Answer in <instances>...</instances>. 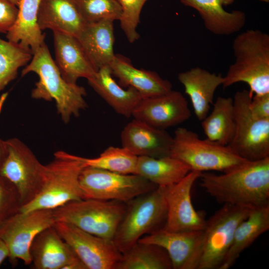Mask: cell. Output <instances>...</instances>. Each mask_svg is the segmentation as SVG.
Returning <instances> with one entry per match:
<instances>
[{
  "label": "cell",
  "mask_w": 269,
  "mask_h": 269,
  "mask_svg": "<svg viewBox=\"0 0 269 269\" xmlns=\"http://www.w3.org/2000/svg\"><path fill=\"white\" fill-rule=\"evenodd\" d=\"M200 186L219 203L253 208L269 204V157L223 174L201 173Z\"/></svg>",
  "instance_id": "obj_1"
},
{
  "label": "cell",
  "mask_w": 269,
  "mask_h": 269,
  "mask_svg": "<svg viewBox=\"0 0 269 269\" xmlns=\"http://www.w3.org/2000/svg\"><path fill=\"white\" fill-rule=\"evenodd\" d=\"M33 55L30 63L21 71L22 76L34 72L39 77L31 97L46 101L54 100L58 114L64 123H68L72 117L79 116L88 107L84 99L86 90L62 77L45 43Z\"/></svg>",
  "instance_id": "obj_2"
},
{
  "label": "cell",
  "mask_w": 269,
  "mask_h": 269,
  "mask_svg": "<svg viewBox=\"0 0 269 269\" xmlns=\"http://www.w3.org/2000/svg\"><path fill=\"white\" fill-rule=\"evenodd\" d=\"M235 62L224 77V88L247 83L251 94L269 93V35L249 29L236 37L233 43Z\"/></svg>",
  "instance_id": "obj_3"
},
{
  "label": "cell",
  "mask_w": 269,
  "mask_h": 269,
  "mask_svg": "<svg viewBox=\"0 0 269 269\" xmlns=\"http://www.w3.org/2000/svg\"><path fill=\"white\" fill-rule=\"evenodd\" d=\"M85 166L82 157L62 150L55 152L53 160L44 165L39 192L21 206L19 211L53 210L69 202L84 199L79 178Z\"/></svg>",
  "instance_id": "obj_4"
},
{
  "label": "cell",
  "mask_w": 269,
  "mask_h": 269,
  "mask_svg": "<svg viewBox=\"0 0 269 269\" xmlns=\"http://www.w3.org/2000/svg\"><path fill=\"white\" fill-rule=\"evenodd\" d=\"M169 155L184 163L191 171L200 172L213 170L224 173L249 161L228 145L201 139L197 133L183 127L174 132Z\"/></svg>",
  "instance_id": "obj_5"
},
{
  "label": "cell",
  "mask_w": 269,
  "mask_h": 269,
  "mask_svg": "<svg viewBox=\"0 0 269 269\" xmlns=\"http://www.w3.org/2000/svg\"><path fill=\"white\" fill-rule=\"evenodd\" d=\"M167 216V207L162 187L141 194L127 203L125 213L113 241L123 253L145 234L162 228Z\"/></svg>",
  "instance_id": "obj_6"
},
{
  "label": "cell",
  "mask_w": 269,
  "mask_h": 269,
  "mask_svg": "<svg viewBox=\"0 0 269 269\" xmlns=\"http://www.w3.org/2000/svg\"><path fill=\"white\" fill-rule=\"evenodd\" d=\"M127 203L117 200L82 199L53 209L55 221L70 223L94 235L113 239Z\"/></svg>",
  "instance_id": "obj_7"
},
{
  "label": "cell",
  "mask_w": 269,
  "mask_h": 269,
  "mask_svg": "<svg viewBox=\"0 0 269 269\" xmlns=\"http://www.w3.org/2000/svg\"><path fill=\"white\" fill-rule=\"evenodd\" d=\"M79 180L84 199L126 203L157 187L137 174H121L89 166L82 169Z\"/></svg>",
  "instance_id": "obj_8"
},
{
  "label": "cell",
  "mask_w": 269,
  "mask_h": 269,
  "mask_svg": "<svg viewBox=\"0 0 269 269\" xmlns=\"http://www.w3.org/2000/svg\"><path fill=\"white\" fill-rule=\"evenodd\" d=\"M252 97L245 89L234 95L235 128L228 145L238 155L249 161L269 157V119L253 117L249 109Z\"/></svg>",
  "instance_id": "obj_9"
},
{
  "label": "cell",
  "mask_w": 269,
  "mask_h": 269,
  "mask_svg": "<svg viewBox=\"0 0 269 269\" xmlns=\"http://www.w3.org/2000/svg\"><path fill=\"white\" fill-rule=\"evenodd\" d=\"M253 207L223 204L206 221L197 269H219L231 246L235 231Z\"/></svg>",
  "instance_id": "obj_10"
},
{
  "label": "cell",
  "mask_w": 269,
  "mask_h": 269,
  "mask_svg": "<svg viewBox=\"0 0 269 269\" xmlns=\"http://www.w3.org/2000/svg\"><path fill=\"white\" fill-rule=\"evenodd\" d=\"M5 143L7 153L0 175L14 186L22 206L39 192L44 165L19 139L9 138L5 140Z\"/></svg>",
  "instance_id": "obj_11"
},
{
  "label": "cell",
  "mask_w": 269,
  "mask_h": 269,
  "mask_svg": "<svg viewBox=\"0 0 269 269\" xmlns=\"http://www.w3.org/2000/svg\"><path fill=\"white\" fill-rule=\"evenodd\" d=\"M55 222L51 209L19 211L3 222L0 225V238L8 249L10 261L19 259L30 264V249L34 239Z\"/></svg>",
  "instance_id": "obj_12"
},
{
  "label": "cell",
  "mask_w": 269,
  "mask_h": 269,
  "mask_svg": "<svg viewBox=\"0 0 269 269\" xmlns=\"http://www.w3.org/2000/svg\"><path fill=\"white\" fill-rule=\"evenodd\" d=\"M88 269H115L122 253L112 239L102 238L70 223L56 221L53 226Z\"/></svg>",
  "instance_id": "obj_13"
},
{
  "label": "cell",
  "mask_w": 269,
  "mask_h": 269,
  "mask_svg": "<svg viewBox=\"0 0 269 269\" xmlns=\"http://www.w3.org/2000/svg\"><path fill=\"white\" fill-rule=\"evenodd\" d=\"M201 173L191 170L178 182L162 187L167 207L163 229L170 232L204 230L206 220L194 209L191 195L192 186Z\"/></svg>",
  "instance_id": "obj_14"
},
{
  "label": "cell",
  "mask_w": 269,
  "mask_h": 269,
  "mask_svg": "<svg viewBox=\"0 0 269 269\" xmlns=\"http://www.w3.org/2000/svg\"><path fill=\"white\" fill-rule=\"evenodd\" d=\"M132 117L165 130L188 120L191 117V111L183 94L172 90L161 95L143 98L134 109Z\"/></svg>",
  "instance_id": "obj_15"
},
{
  "label": "cell",
  "mask_w": 269,
  "mask_h": 269,
  "mask_svg": "<svg viewBox=\"0 0 269 269\" xmlns=\"http://www.w3.org/2000/svg\"><path fill=\"white\" fill-rule=\"evenodd\" d=\"M204 231L170 232L162 228L142 237L139 242L163 248L173 269H197L203 247Z\"/></svg>",
  "instance_id": "obj_16"
},
{
  "label": "cell",
  "mask_w": 269,
  "mask_h": 269,
  "mask_svg": "<svg viewBox=\"0 0 269 269\" xmlns=\"http://www.w3.org/2000/svg\"><path fill=\"white\" fill-rule=\"evenodd\" d=\"M30 255L36 269H88L53 226L44 229L35 237Z\"/></svg>",
  "instance_id": "obj_17"
},
{
  "label": "cell",
  "mask_w": 269,
  "mask_h": 269,
  "mask_svg": "<svg viewBox=\"0 0 269 269\" xmlns=\"http://www.w3.org/2000/svg\"><path fill=\"white\" fill-rule=\"evenodd\" d=\"M122 145L137 156L159 158L169 155L173 137L164 130L134 119L123 129Z\"/></svg>",
  "instance_id": "obj_18"
},
{
  "label": "cell",
  "mask_w": 269,
  "mask_h": 269,
  "mask_svg": "<svg viewBox=\"0 0 269 269\" xmlns=\"http://www.w3.org/2000/svg\"><path fill=\"white\" fill-rule=\"evenodd\" d=\"M55 63L62 77L76 83L80 78H92L97 70L85 53L77 38L67 33L53 31Z\"/></svg>",
  "instance_id": "obj_19"
},
{
  "label": "cell",
  "mask_w": 269,
  "mask_h": 269,
  "mask_svg": "<svg viewBox=\"0 0 269 269\" xmlns=\"http://www.w3.org/2000/svg\"><path fill=\"white\" fill-rule=\"evenodd\" d=\"M113 76L118 78L121 86L132 87L143 97H151L166 94L172 90L171 83L156 72L138 69L127 57L115 54L109 64Z\"/></svg>",
  "instance_id": "obj_20"
},
{
  "label": "cell",
  "mask_w": 269,
  "mask_h": 269,
  "mask_svg": "<svg viewBox=\"0 0 269 269\" xmlns=\"http://www.w3.org/2000/svg\"><path fill=\"white\" fill-rule=\"evenodd\" d=\"M185 93L189 97L198 120L202 121L208 114L216 89L224 82V77L195 67L178 75Z\"/></svg>",
  "instance_id": "obj_21"
},
{
  "label": "cell",
  "mask_w": 269,
  "mask_h": 269,
  "mask_svg": "<svg viewBox=\"0 0 269 269\" xmlns=\"http://www.w3.org/2000/svg\"><path fill=\"white\" fill-rule=\"evenodd\" d=\"M76 37L96 70L109 65L113 60L115 55L113 21L87 23Z\"/></svg>",
  "instance_id": "obj_22"
},
{
  "label": "cell",
  "mask_w": 269,
  "mask_h": 269,
  "mask_svg": "<svg viewBox=\"0 0 269 269\" xmlns=\"http://www.w3.org/2000/svg\"><path fill=\"white\" fill-rule=\"evenodd\" d=\"M90 86L118 114L127 118L133 112L143 97L135 89H124L113 78L109 65L102 67L95 75L88 79Z\"/></svg>",
  "instance_id": "obj_23"
},
{
  "label": "cell",
  "mask_w": 269,
  "mask_h": 269,
  "mask_svg": "<svg viewBox=\"0 0 269 269\" xmlns=\"http://www.w3.org/2000/svg\"><path fill=\"white\" fill-rule=\"evenodd\" d=\"M37 23L41 30L50 29L77 37L87 23L73 0H41Z\"/></svg>",
  "instance_id": "obj_24"
},
{
  "label": "cell",
  "mask_w": 269,
  "mask_h": 269,
  "mask_svg": "<svg viewBox=\"0 0 269 269\" xmlns=\"http://www.w3.org/2000/svg\"><path fill=\"white\" fill-rule=\"evenodd\" d=\"M184 5L195 9L205 27L219 35H228L238 32L246 22V15L240 10L227 12L220 0H180Z\"/></svg>",
  "instance_id": "obj_25"
},
{
  "label": "cell",
  "mask_w": 269,
  "mask_h": 269,
  "mask_svg": "<svg viewBox=\"0 0 269 269\" xmlns=\"http://www.w3.org/2000/svg\"><path fill=\"white\" fill-rule=\"evenodd\" d=\"M41 0H20L16 18L6 33L7 40L18 44L32 54L45 43V35L37 23Z\"/></svg>",
  "instance_id": "obj_26"
},
{
  "label": "cell",
  "mask_w": 269,
  "mask_h": 269,
  "mask_svg": "<svg viewBox=\"0 0 269 269\" xmlns=\"http://www.w3.org/2000/svg\"><path fill=\"white\" fill-rule=\"evenodd\" d=\"M269 229V204L253 208L236 228L232 244L219 269H228L241 254Z\"/></svg>",
  "instance_id": "obj_27"
},
{
  "label": "cell",
  "mask_w": 269,
  "mask_h": 269,
  "mask_svg": "<svg viewBox=\"0 0 269 269\" xmlns=\"http://www.w3.org/2000/svg\"><path fill=\"white\" fill-rule=\"evenodd\" d=\"M188 166L170 155L159 158L138 157L135 174L159 187L174 184L190 171Z\"/></svg>",
  "instance_id": "obj_28"
},
{
  "label": "cell",
  "mask_w": 269,
  "mask_h": 269,
  "mask_svg": "<svg viewBox=\"0 0 269 269\" xmlns=\"http://www.w3.org/2000/svg\"><path fill=\"white\" fill-rule=\"evenodd\" d=\"M201 121L206 138L228 145L233 137L235 128L233 99L218 97L211 113Z\"/></svg>",
  "instance_id": "obj_29"
},
{
  "label": "cell",
  "mask_w": 269,
  "mask_h": 269,
  "mask_svg": "<svg viewBox=\"0 0 269 269\" xmlns=\"http://www.w3.org/2000/svg\"><path fill=\"white\" fill-rule=\"evenodd\" d=\"M166 251L162 247L137 242L122 253L115 269H171Z\"/></svg>",
  "instance_id": "obj_30"
},
{
  "label": "cell",
  "mask_w": 269,
  "mask_h": 269,
  "mask_svg": "<svg viewBox=\"0 0 269 269\" xmlns=\"http://www.w3.org/2000/svg\"><path fill=\"white\" fill-rule=\"evenodd\" d=\"M86 166L125 174H135L138 156L127 148L109 146L99 156L94 158L83 157Z\"/></svg>",
  "instance_id": "obj_31"
},
{
  "label": "cell",
  "mask_w": 269,
  "mask_h": 269,
  "mask_svg": "<svg viewBox=\"0 0 269 269\" xmlns=\"http://www.w3.org/2000/svg\"><path fill=\"white\" fill-rule=\"evenodd\" d=\"M32 53L0 38V91L17 76L18 69L32 59Z\"/></svg>",
  "instance_id": "obj_32"
},
{
  "label": "cell",
  "mask_w": 269,
  "mask_h": 269,
  "mask_svg": "<svg viewBox=\"0 0 269 269\" xmlns=\"http://www.w3.org/2000/svg\"><path fill=\"white\" fill-rule=\"evenodd\" d=\"M86 23L119 20L122 9L117 0H73Z\"/></svg>",
  "instance_id": "obj_33"
},
{
  "label": "cell",
  "mask_w": 269,
  "mask_h": 269,
  "mask_svg": "<svg viewBox=\"0 0 269 269\" xmlns=\"http://www.w3.org/2000/svg\"><path fill=\"white\" fill-rule=\"evenodd\" d=\"M117 0L122 9L119 19L121 27L129 41L133 43L139 37L136 27L139 21L141 9L147 0Z\"/></svg>",
  "instance_id": "obj_34"
},
{
  "label": "cell",
  "mask_w": 269,
  "mask_h": 269,
  "mask_svg": "<svg viewBox=\"0 0 269 269\" xmlns=\"http://www.w3.org/2000/svg\"><path fill=\"white\" fill-rule=\"evenodd\" d=\"M21 204L14 186L0 175V225L19 211Z\"/></svg>",
  "instance_id": "obj_35"
},
{
  "label": "cell",
  "mask_w": 269,
  "mask_h": 269,
  "mask_svg": "<svg viewBox=\"0 0 269 269\" xmlns=\"http://www.w3.org/2000/svg\"><path fill=\"white\" fill-rule=\"evenodd\" d=\"M18 7L9 0H0V33H6L16 18Z\"/></svg>",
  "instance_id": "obj_36"
},
{
  "label": "cell",
  "mask_w": 269,
  "mask_h": 269,
  "mask_svg": "<svg viewBox=\"0 0 269 269\" xmlns=\"http://www.w3.org/2000/svg\"><path fill=\"white\" fill-rule=\"evenodd\" d=\"M249 109L252 116L255 119H269V93L255 94L250 101Z\"/></svg>",
  "instance_id": "obj_37"
},
{
  "label": "cell",
  "mask_w": 269,
  "mask_h": 269,
  "mask_svg": "<svg viewBox=\"0 0 269 269\" xmlns=\"http://www.w3.org/2000/svg\"><path fill=\"white\" fill-rule=\"evenodd\" d=\"M8 256V249L4 241L0 238V265Z\"/></svg>",
  "instance_id": "obj_38"
},
{
  "label": "cell",
  "mask_w": 269,
  "mask_h": 269,
  "mask_svg": "<svg viewBox=\"0 0 269 269\" xmlns=\"http://www.w3.org/2000/svg\"><path fill=\"white\" fill-rule=\"evenodd\" d=\"M7 153L5 140L0 138V172Z\"/></svg>",
  "instance_id": "obj_39"
},
{
  "label": "cell",
  "mask_w": 269,
  "mask_h": 269,
  "mask_svg": "<svg viewBox=\"0 0 269 269\" xmlns=\"http://www.w3.org/2000/svg\"><path fill=\"white\" fill-rule=\"evenodd\" d=\"M259 0L266 2H269V0ZM220 1L223 5L226 6V5L232 4L234 2V0H220Z\"/></svg>",
  "instance_id": "obj_40"
},
{
  "label": "cell",
  "mask_w": 269,
  "mask_h": 269,
  "mask_svg": "<svg viewBox=\"0 0 269 269\" xmlns=\"http://www.w3.org/2000/svg\"><path fill=\"white\" fill-rule=\"evenodd\" d=\"M11 2H12L13 4H14L17 6H18L20 0H9Z\"/></svg>",
  "instance_id": "obj_41"
},
{
  "label": "cell",
  "mask_w": 269,
  "mask_h": 269,
  "mask_svg": "<svg viewBox=\"0 0 269 269\" xmlns=\"http://www.w3.org/2000/svg\"><path fill=\"white\" fill-rule=\"evenodd\" d=\"M6 96V94H4L2 96L1 98L0 99V106H1V104H2L3 100L5 98Z\"/></svg>",
  "instance_id": "obj_42"
}]
</instances>
